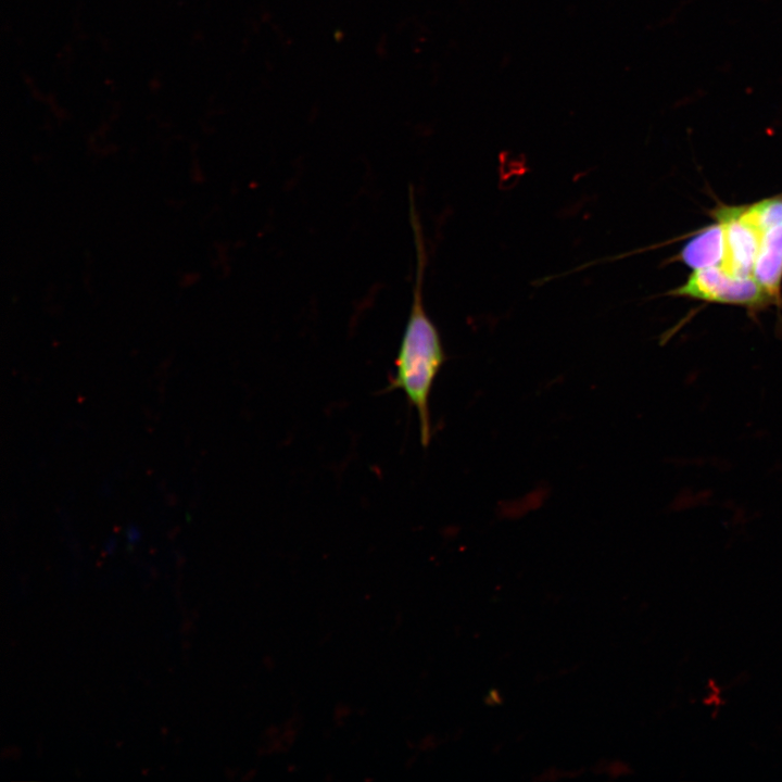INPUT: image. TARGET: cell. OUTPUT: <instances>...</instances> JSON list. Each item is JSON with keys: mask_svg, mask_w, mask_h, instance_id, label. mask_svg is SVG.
Here are the masks:
<instances>
[{"mask_svg": "<svg viewBox=\"0 0 782 782\" xmlns=\"http://www.w3.org/2000/svg\"><path fill=\"white\" fill-rule=\"evenodd\" d=\"M411 222L416 245L417 266L409 315L394 362L395 371L384 391L401 390L417 412L420 442L427 447L432 437L429 398L446 355L440 333L422 303V278L426 264L422 232L414 202Z\"/></svg>", "mask_w": 782, "mask_h": 782, "instance_id": "cell-1", "label": "cell"}, {"mask_svg": "<svg viewBox=\"0 0 782 782\" xmlns=\"http://www.w3.org/2000/svg\"><path fill=\"white\" fill-rule=\"evenodd\" d=\"M670 293L708 302L755 307L774 300L753 277L732 276L720 265L694 269L688 281Z\"/></svg>", "mask_w": 782, "mask_h": 782, "instance_id": "cell-2", "label": "cell"}, {"mask_svg": "<svg viewBox=\"0 0 782 782\" xmlns=\"http://www.w3.org/2000/svg\"><path fill=\"white\" fill-rule=\"evenodd\" d=\"M723 229V256L720 266L735 277H753V268L764 230L748 206L722 207L715 212Z\"/></svg>", "mask_w": 782, "mask_h": 782, "instance_id": "cell-3", "label": "cell"}, {"mask_svg": "<svg viewBox=\"0 0 782 782\" xmlns=\"http://www.w3.org/2000/svg\"><path fill=\"white\" fill-rule=\"evenodd\" d=\"M753 278L773 299L780 297L782 282V224L764 230L753 268Z\"/></svg>", "mask_w": 782, "mask_h": 782, "instance_id": "cell-4", "label": "cell"}, {"mask_svg": "<svg viewBox=\"0 0 782 782\" xmlns=\"http://www.w3.org/2000/svg\"><path fill=\"white\" fill-rule=\"evenodd\" d=\"M723 256V229L718 222L693 237L682 249L680 257L694 269L720 265Z\"/></svg>", "mask_w": 782, "mask_h": 782, "instance_id": "cell-5", "label": "cell"}, {"mask_svg": "<svg viewBox=\"0 0 782 782\" xmlns=\"http://www.w3.org/2000/svg\"><path fill=\"white\" fill-rule=\"evenodd\" d=\"M708 693L704 699L706 706L712 708V710L719 709L723 705L722 694L720 685L714 680L708 681Z\"/></svg>", "mask_w": 782, "mask_h": 782, "instance_id": "cell-6", "label": "cell"}, {"mask_svg": "<svg viewBox=\"0 0 782 782\" xmlns=\"http://www.w3.org/2000/svg\"><path fill=\"white\" fill-rule=\"evenodd\" d=\"M128 539H129L130 541H136V540L138 539V532L135 531V530H130L129 535H128Z\"/></svg>", "mask_w": 782, "mask_h": 782, "instance_id": "cell-7", "label": "cell"}]
</instances>
